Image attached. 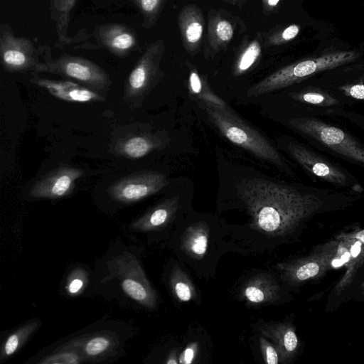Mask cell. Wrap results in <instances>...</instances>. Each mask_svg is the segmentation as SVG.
Returning <instances> with one entry per match:
<instances>
[{
    "mask_svg": "<svg viewBox=\"0 0 364 364\" xmlns=\"http://www.w3.org/2000/svg\"><path fill=\"white\" fill-rule=\"evenodd\" d=\"M356 238L364 243V230L357 233Z\"/></svg>",
    "mask_w": 364,
    "mask_h": 364,
    "instance_id": "40",
    "label": "cell"
},
{
    "mask_svg": "<svg viewBox=\"0 0 364 364\" xmlns=\"http://www.w3.org/2000/svg\"><path fill=\"white\" fill-rule=\"evenodd\" d=\"M165 242L179 262L207 279L214 275L221 256L230 251L218 218L191 210L177 223Z\"/></svg>",
    "mask_w": 364,
    "mask_h": 364,
    "instance_id": "3",
    "label": "cell"
},
{
    "mask_svg": "<svg viewBox=\"0 0 364 364\" xmlns=\"http://www.w3.org/2000/svg\"><path fill=\"white\" fill-rule=\"evenodd\" d=\"M300 28L296 24H291L272 38V43L280 44L294 38L299 33Z\"/></svg>",
    "mask_w": 364,
    "mask_h": 364,
    "instance_id": "35",
    "label": "cell"
},
{
    "mask_svg": "<svg viewBox=\"0 0 364 364\" xmlns=\"http://www.w3.org/2000/svg\"><path fill=\"white\" fill-rule=\"evenodd\" d=\"M44 48H37L29 39L17 36L6 23L0 26V57L3 68L9 73L34 71L41 61Z\"/></svg>",
    "mask_w": 364,
    "mask_h": 364,
    "instance_id": "12",
    "label": "cell"
},
{
    "mask_svg": "<svg viewBox=\"0 0 364 364\" xmlns=\"http://www.w3.org/2000/svg\"><path fill=\"white\" fill-rule=\"evenodd\" d=\"M131 1L142 16V27L148 29L156 24L166 0Z\"/></svg>",
    "mask_w": 364,
    "mask_h": 364,
    "instance_id": "29",
    "label": "cell"
},
{
    "mask_svg": "<svg viewBox=\"0 0 364 364\" xmlns=\"http://www.w3.org/2000/svg\"><path fill=\"white\" fill-rule=\"evenodd\" d=\"M255 331L267 338L276 347L280 359H285L297 348L298 339L294 330L284 324L259 318L253 325Z\"/></svg>",
    "mask_w": 364,
    "mask_h": 364,
    "instance_id": "20",
    "label": "cell"
},
{
    "mask_svg": "<svg viewBox=\"0 0 364 364\" xmlns=\"http://www.w3.org/2000/svg\"><path fill=\"white\" fill-rule=\"evenodd\" d=\"M289 124L318 147L364 167V144L343 129L316 117H294Z\"/></svg>",
    "mask_w": 364,
    "mask_h": 364,
    "instance_id": "7",
    "label": "cell"
},
{
    "mask_svg": "<svg viewBox=\"0 0 364 364\" xmlns=\"http://www.w3.org/2000/svg\"><path fill=\"white\" fill-rule=\"evenodd\" d=\"M135 309L153 311L159 303L142 264V250L117 238L95 262L89 294Z\"/></svg>",
    "mask_w": 364,
    "mask_h": 364,
    "instance_id": "2",
    "label": "cell"
},
{
    "mask_svg": "<svg viewBox=\"0 0 364 364\" xmlns=\"http://www.w3.org/2000/svg\"><path fill=\"white\" fill-rule=\"evenodd\" d=\"M353 51H338L304 59L282 68L252 86L248 97L259 96L299 82L322 71L348 64L358 58Z\"/></svg>",
    "mask_w": 364,
    "mask_h": 364,
    "instance_id": "6",
    "label": "cell"
},
{
    "mask_svg": "<svg viewBox=\"0 0 364 364\" xmlns=\"http://www.w3.org/2000/svg\"><path fill=\"white\" fill-rule=\"evenodd\" d=\"M280 286L273 273L260 271L250 275L242 283L239 294L251 306L277 304L280 298Z\"/></svg>",
    "mask_w": 364,
    "mask_h": 364,
    "instance_id": "16",
    "label": "cell"
},
{
    "mask_svg": "<svg viewBox=\"0 0 364 364\" xmlns=\"http://www.w3.org/2000/svg\"><path fill=\"white\" fill-rule=\"evenodd\" d=\"M200 345L198 341L189 342L178 355V363L192 364L196 363L199 355Z\"/></svg>",
    "mask_w": 364,
    "mask_h": 364,
    "instance_id": "33",
    "label": "cell"
},
{
    "mask_svg": "<svg viewBox=\"0 0 364 364\" xmlns=\"http://www.w3.org/2000/svg\"><path fill=\"white\" fill-rule=\"evenodd\" d=\"M338 116L348 119L351 123L360 127L364 131V114H358L353 112H348L344 109H338L333 110L328 113L327 115Z\"/></svg>",
    "mask_w": 364,
    "mask_h": 364,
    "instance_id": "34",
    "label": "cell"
},
{
    "mask_svg": "<svg viewBox=\"0 0 364 364\" xmlns=\"http://www.w3.org/2000/svg\"><path fill=\"white\" fill-rule=\"evenodd\" d=\"M135 328L123 321L101 319L52 344L55 348L73 349L85 363H112L125 355L127 343Z\"/></svg>",
    "mask_w": 364,
    "mask_h": 364,
    "instance_id": "4",
    "label": "cell"
},
{
    "mask_svg": "<svg viewBox=\"0 0 364 364\" xmlns=\"http://www.w3.org/2000/svg\"><path fill=\"white\" fill-rule=\"evenodd\" d=\"M198 103L209 120L230 141L271 164L285 174L291 177L294 176L291 166L276 147L237 115L229 106L219 107L201 100H198Z\"/></svg>",
    "mask_w": 364,
    "mask_h": 364,
    "instance_id": "5",
    "label": "cell"
},
{
    "mask_svg": "<svg viewBox=\"0 0 364 364\" xmlns=\"http://www.w3.org/2000/svg\"><path fill=\"white\" fill-rule=\"evenodd\" d=\"M280 0H263L264 5L267 9H272L277 6Z\"/></svg>",
    "mask_w": 364,
    "mask_h": 364,
    "instance_id": "38",
    "label": "cell"
},
{
    "mask_svg": "<svg viewBox=\"0 0 364 364\" xmlns=\"http://www.w3.org/2000/svg\"><path fill=\"white\" fill-rule=\"evenodd\" d=\"M319 267L317 263L311 262L300 266L295 272V277L299 280H305L313 277L318 273Z\"/></svg>",
    "mask_w": 364,
    "mask_h": 364,
    "instance_id": "36",
    "label": "cell"
},
{
    "mask_svg": "<svg viewBox=\"0 0 364 364\" xmlns=\"http://www.w3.org/2000/svg\"><path fill=\"white\" fill-rule=\"evenodd\" d=\"M90 37L94 43L77 46V48H105L118 58H125L139 46L137 33L122 23H105L95 28Z\"/></svg>",
    "mask_w": 364,
    "mask_h": 364,
    "instance_id": "14",
    "label": "cell"
},
{
    "mask_svg": "<svg viewBox=\"0 0 364 364\" xmlns=\"http://www.w3.org/2000/svg\"><path fill=\"white\" fill-rule=\"evenodd\" d=\"M178 23L183 47L194 55L200 46L205 21L201 10L196 5L184 6L178 14Z\"/></svg>",
    "mask_w": 364,
    "mask_h": 364,
    "instance_id": "18",
    "label": "cell"
},
{
    "mask_svg": "<svg viewBox=\"0 0 364 364\" xmlns=\"http://www.w3.org/2000/svg\"><path fill=\"white\" fill-rule=\"evenodd\" d=\"M179 195L166 198L129 226L132 232L144 234L149 242L166 241L177 223L188 212Z\"/></svg>",
    "mask_w": 364,
    "mask_h": 364,
    "instance_id": "11",
    "label": "cell"
},
{
    "mask_svg": "<svg viewBox=\"0 0 364 364\" xmlns=\"http://www.w3.org/2000/svg\"><path fill=\"white\" fill-rule=\"evenodd\" d=\"M285 151L309 174L338 188L362 190L353 174L333 163L304 144L291 139L282 142Z\"/></svg>",
    "mask_w": 364,
    "mask_h": 364,
    "instance_id": "9",
    "label": "cell"
},
{
    "mask_svg": "<svg viewBox=\"0 0 364 364\" xmlns=\"http://www.w3.org/2000/svg\"><path fill=\"white\" fill-rule=\"evenodd\" d=\"M28 364H82L85 363L82 355L77 350L67 348L47 347L30 358Z\"/></svg>",
    "mask_w": 364,
    "mask_h": 364,
    "instance_id": "27",
    "label": "cell"
},
{
    "mask_svg": "<svg viewBox=\"0 0 364 364\" xmlns=\"http://www.w3.org/2000/svg\"><path fill=\"white\" fill-rule=\"evenodd\" d=\"M169 183L161 172L144 171L122 178L107 188L109 198L119 205L139 202L164 189Z\"/></svg>",
    "mask_w": 364,
    "mask_h": 364,
    "instance_id": "13",
    "label": "cell"
},
{
    "mask_svg": "<svg viewBox=\"0 0 364 364\" xmlns=\"http://www.w3.org/2000/svg\"><path fill=\"white\" fill-rule=\"evenodd\" d=\"M234 26L230 21L219 14L211 16L208 26V44L213 51H218L227 46L234 36Z\"/></svg>",
    "mask_w": 364,
    "mask_h": 364,
    "instance_id": "25",
    "label": "cell"
},
{
    "mask_svg": "<svg viewBox=\"0 0 364 364\" xmlns=\"http://www.w3.org/2000/svg\"><path fill=\"white\" fill-rule=\"evenodd\" d=\"M77 0H49L50 18L54 22L56 31V43L58 48H63L71 44L87 41L90 35L84 31L75 36L68 35L71 12Z\"/></svg>",
    "mask_w": 364,
    "mask_h": 364,
    "instance_id": "19",
    "label": "cell"
},
{
    "mask_svg": "<svg viewBox=\"0 0 364 364\" xmlns=\"http://www.w3.org/2000/svg\"><path fill=\"white\" fill-rule=\"evenodd\" d=\"M261 54V45L259 41L255 40L250 42L240 53L235 65L236 74H242L248 70L258 60Z\"/></svg>",
    "mask_w": 364,
    "mask_h": 364,
    "instance_id": "31",
    "label": "cell"
},
{
    "mask_svg": "<svg viewBox=\"0 0 364 364\" xmlns=\"http://www.w3.org/2000/svg\"><path fill=\"white\" fill-rule=\"evenodd\" d=\"M163 145V141L156 135L136 134L119 139L115 144L114 151L119 156L136 159L161 148Z\"/></svg>",
    "mask_w": 364,
    "mask_h": 364,
    "instance_id": "23",
    "label": "cell"
},
{
    "mask_svg": "<svg viewBox=\"0 0 364 364\" xmlns=\"http://www.w3.org/2000/svg\"><path fill=\"white\" fill-rule=\"evenodd\" d=\"M341 99L346 105L349 100L364 101V78L324 87Z\"/></svg>",
    "mask_w": 364,
    "mask_h": 364,
    "instance_id": "30",
    "label": "cell"
},
{
    "mask_svg": "<svg viewBox=\"0 0 364 364\" xmlns=\"http://www.w3.org/2000/svg\"><path fill=\"white\" fill-rule=\"evenodd\" d=\"M164 279L173 297L180 302L198 301V294L193 283L175 260L165 268Z\"/></svg>",
    "mask_w": 364,
    "mask_h": 364,
    "instance_id": "22",
    "label": "cell"
},
{
    "mask_svg": "<svg viewBox=\"0 0 364 364\" xmlns=\"http://www.w3.org/2000/svg\"><path fill=\"white\" fill-rule=\"evenodd\" d=\"M164 51L162 39L151 43L130 72L124 92V100L130 106L140 105L162 77L160 65Z\"/></svg>",
    "mask_w": 364,
    "mask_h": 364,
    "instance_id": "10",
    "label": "cell"
},
{
    "mask_svg": "<svg viewBox=\"0 0 364 364\" xmlns=\"http://www.w3.org/2000/svg\"><path fill=\"white\" fill-rule=\"evenodd\" d=\"M178 352L176 350L173 349L171 350L168 355L166 357L164 363L166 364H178V355H177Z\"/></svg>",
    "mask_w": 364,
    "mask_h": 364,
    "instance_id": "37",
    "label": "cell"
},
{
    "mask_svg": "<svg viewBox=\"0 0 364 364\" xmlns=\"http://www.w3.org/2000/svg\"><path fill=\"white\" fill-rule=\"evenodd\" d=\"M92 270L82 264L74 265L66 273L63 283V291L66 296L77 297L90 291Z\"/></svg>",
    "mask_w": 364,
    "mask_h": 364,
    "instance_id": "26",
    "label": "cell"
},
{
    "mask_svg": "<svg viewBox=\"0 0 364 364\" xmlns=\"http://www.w3.org/2000/svg\"><path fill=\"white\" fill-rule=\"evenodd\" d=\"M231 191L218 200V213L234 218L220 223L230 251L242 254L271 252L296 221L321 204L315 187L290 183L254 170L240 173Z\"/></svg>",
    "mask_w": 364,
    "mask_h": 364,
    "instance_id": "1",
    "label": "cell"
},
{
    "mask_svg": "<svg viewBox=\"0 0 364 364\" xmlns=\"http://www.w3.org/2000/svg\"><path fill=\"white\" fill-rule=\"evenodd\" d=\"M259 344L264 362L267 364H278L279 353L274 345L267 338L259 335Z\"/></svg>",
    "mask_w": 364,
    "mask_h": 364,
    "instance_id": "32",
    "label": "cell"
},
{
    "mask_svg": "<svg viewBox=\"0 0 364 364\" xmlns=\"http://www.w3.org/2000/svg\"><path fill=\"white\" fill-rule=\"evenodd\" d=\"M41 320L34 318L12 329L4 337L1 344L0 363H4L18 353L41 328Z\"/></svg>",
    "mask_w": 364,
    "mask_h": 364,
    "instance_id": "24",
    "label": "cell"
},
{
    "mask_svg": "<svg viewBox=\"0 0 364 364\" xmlns=\"http://www.w3.org/2000/svg\"><path fill=\"white\" fill-rule=\"evenodd\" d=\"M360 251V243L356 242L354 247H352V254L353 256H356Z\"/></svg>",
    "mask_w": 364,
    "mask_h": 364,
    "instance_id": "39",
    "label": "cell"
},
{
    "mask_svg": "<svg viewBox=\"0 0 364 364\" xmlns=\"http://www.w3.org/2000/svg\"><path fill=\"white\" fill-rule=\"evenodd\" d=\"M42 56L43 61L33 73H48L72 79L96 92L107 90L111 85L109 75L88 59L66 53L53 58L48 47H44Z\"/></svg>",
    "mask_w": 364,
    "mask_h": 364,
    "instance_id": "8",
    "label": "cell"
},
{
    "mask_svg": "<svg viewBox=\"0 0 364 364\" xmlns=\"http://www.w3.org/2000/svg\"><path fill=\"white\" fill-rule=\"evenodd\" d=\"M30 82L46 90L53 97L70 102H101L105 98L83 85L70 80H55L40 77L32 73Z\"/></svg>",
    "mask_w": 364,
    "mask_h": 364,
    "instance_id": "17",
    "label": "cell"
},
{
    "mask_svg": "<svg viewBox=\"0 0 364 364\" xmlns=\"http://www.w3.org/2000/svg\"><path fill=\"white\" fill-rule=\"evenodd\" d=\"M226 1H229L230 2H236L239 0H226Z\"/></svg>",
    "mask_w": 364,
    "mask_h": 364,
    "instance_id": "41",
    "label": "cell"
},
{
    "mask_svg": "<svg viewBox=\"0 0 364 364\" xmlns=\"http://www.w3.org/2000/svg\"><path fill=\"white\" fill-rule=\"evenodd\" d=\"M291 97L313 111L326 114L335 109H341L346 103L330 90L321 87L310 86L291 92Z\"/></svg>",
    "mask_w": 364,
    "mask_h": 364,
    "instance_id": "21",
    "label": "cell"
},
{
    "mask_svg": "<svg viewBox=\"0 0 364 364\" xmlns=\"http://www.w3.org/2000/svg\"><path fill=\"white\" fill-rule=\"evenodd\" d=\"M188 85L191 93L196 95L198 100L208 102L216 106L225 107L227 104L214 95L211 90L208 88L206 83L198 73L195 68L190 70Z\"/></svg>",
    "mask_w": 364,
    "mask_h": 364,
    "instance_id": "28",
    "label": "cell"
},
{
    "mask_svg": "<svg viewBox=\"0 0 364 364\" xmlns=\"http://www.w3.org/2000/svg\"><path fill=\"white\" fill-rule=\"evenodd\" d=\"M84 172L70 165L62 164L37 180L29 191L35 199H59L68 196L74 190L75 181Z\"/></svg>",
    "mask_w": 364,
    "mask_h": 364,
    "instance_id": "15",
    "label": "cell"
}]
</instances>
